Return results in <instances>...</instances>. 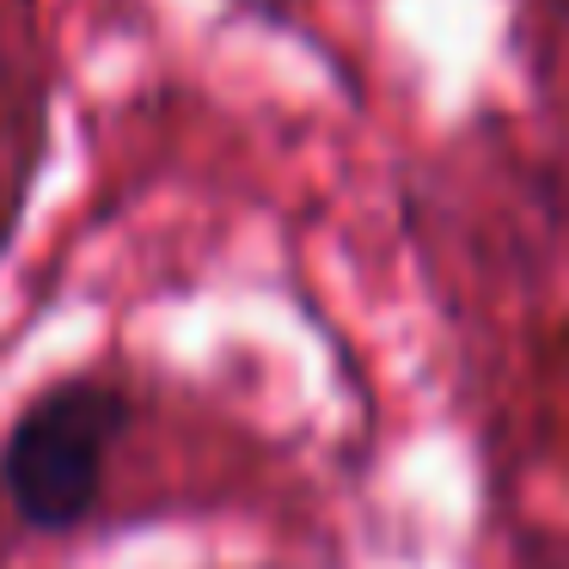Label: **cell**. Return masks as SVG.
<instances>
[{
  "label": "cell",
  "instance_id": "obj_1",
  "mask_svg": "<svg viewBox=\"0 0 569 569\" xmlns=\"http://www.w3.org/2000/svg\"><path fill=\"white\" fill-rule=\"evenodd\" d=\"M129 422V398L104 380L50 386L0 447V490L38 532H68L104 490V453Z\"/></svg>",
  "mask_w": 569,
  "mask_h": 569
}]
</instances>
